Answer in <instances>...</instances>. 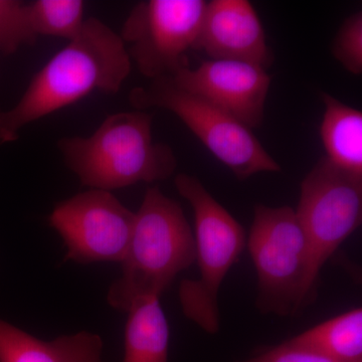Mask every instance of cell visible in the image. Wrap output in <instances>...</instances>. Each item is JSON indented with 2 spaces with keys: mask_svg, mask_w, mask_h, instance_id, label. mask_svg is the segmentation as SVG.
<instances>
[{
  "mask_svg": "<svg viewBox=\"0 0 362 362\" xmlns=\"http://www.w3.org/2000/svg\"><path fill=\"white\" fill-rule=\"evenodd\" d=\"M132 62L119 33L86 18L80 35L40 69L13 108L0 111V146L16 142L28 124L80 101L93 92L116 94Z\"/></svg>",
  "mask_w": 362,
  "mask_h": 362,
  "instance_id": "obj_1",
  "label": "cell"
},
{
  "mask_svg": "<svg viewBox=\"0 0 362 362\" xmlns=\"http://www.w3.org/2000/svg\"><path fill=\"white\" fill-rule=\"evenodd\" d=\"M152 119L140 110L113 114L89 137L59 140V152L81 183L94 189L168 180L177 159L170 146L154 141Z\"/></svg>",
  "mask_w": 362,
  "mask_h": 362,
  "instance_id": "obj_2",
  "label": "cell"
},
{
  "mask_svg": "<svg viewBox=\"0 0 362 362\" xmlns=\"http://www.w3.org/2000/svg\"><path fill=\"white\" fill-rule=\"evenodd\" d=\"M194 262V235L180 204L150 187L135 213L122 275L111 285L107 301L128 312L141 300L159 298Z\"/></svg>",
  "mask_w": 362,
  "mask_h": 362,
  "instance_id": "obj_3",
  "label": "cell"
},
{
  "mask_svg": "<svg viewBox=\"0 0 362 362\" xmlns=\"http://www.w3.org/2000/svg\"><path fill=\"white\" fill-rule=\"evenodd\" d=\"M247 246L258 276L256 305L262 313L293 316L310 303L319 277L295 209L257 204Z\"/></svg>",
  "mask_w": 362,
  "mask_h": 362,
  "instance_id": "obj_4",
  "label": "cell"
},
{
  "mask_svg": "<svg viewBox=\"0 0 362 362\" xmlns=\"http://www.w3.org/2000/svg\"><path fill=\"white\" fill-rule=\"evenodd\" d=\"M175 185L194 209L195 261L199 270L197 280L181 282V309L204 332L216 334L221 327V284L247 246L246 233L199 178L180 173L176 175Z\"/></svg>",
  "mask_w": 362,
  "mask_h": 362,
  "instance_id": "obj_5",
  "label": "cell"
},
{
  "mask_svg": "<svg viewBox=\"0 0 362 362\" xmlns=\"http://www.w3.org/2000/svg\"><path fill=\"white\" fill-rule=\"evenodd\" d=\"M129 100L140 111L157 108L175 114L240 181L257 173L281 171L251 129L202 98L181 89L170 77L135 88Z\"/></svg>",
  "mask_w": 362,
  "mask_h": 362,
  "instance_id": "obj_6",
  "label": "cell"
},
{
  "mask_svg": "<svg viewBox=\"0 0 362 362\" xmlns=\"http://www.w3.org/2000/svg\"><path fill=\"white\" fill-rule=\"evenodd\" d=\"M206 7L204 0H145L133 7L119 35L144 77H173L189 68Z\"/></svg>",
  "mask_w": 362,
  "mask_h": 362,
  "instance_id": "obj_7",
  "label": "cell"
},
{
  "mask_svg": "<svg viewBox=\"0 0 362 362\" xmlns=\"http://www.w3.org/2000/svg\"><path fill=\"white\" fill-rule=\"evenodd\" d=\"M296 213L317 276L362 221V176L342 170L325 156L301 183Z\"/></svg>",
  "mask_w": 362,
  "mask_h": 362,
  "instance_id": "obj_8",
  "label": "cell"
},
{
  "mask_svg": "<svg viewBox=\"0 0 362 362\" xmlns=\"http://www.w3.org/2000/svg\"><path fill=\"white\" fill-rule=\"evenodd\" d=\"M134 223L135 213L110 192L94 188L59 202L49 216L66 247V259L78 264L121 263Z\"/></svg>",
  "mask_w": 362,
  "mask_h": 362,
  "instance_id": "obj_9",
  "label": "cell"
},
{
  "mask_svg": "<svg viewBox=\"0 0 362 362\" xmlns=\"http://www.w3.org/2000/svg\"><path fill=\"white\" fill-rule=\"evenodd\" d=\"M170 78L181 89L202 98L249 129L263 123L272 77L262 66L209 59L197 68L183 69Z\"/></svg>",
  "mask_w": 362,
  "mask_h": 362,
  "instance_id": "obj_10",
  "label": "cell"
},
{
  "mask_svg": "<svg viewBox=\"0 0 362 362\" xmlns=\"http://www.w3.org/2000/svg\"><path fill=\"white\" fill-rule=\"evenodd\" d=\"M211 59L244 62L268 70L273 52L256 9L247 0H211L197 40Z\"/></svg>",
  "mask_w": 362,
  "mask_h": 362,
  "instance_id": "obj_11",
  "label": "cell"
},
{
  "mask_svg": "<svg viewBox=\"0 0 362 362\" xmlns=\"http://www.w3.org/2000/svg\"><path fill=\"white\" fill-rule=\"evenodd\" d=\"M103 340L81 331L44 341L0 319V362H104Z\"/></svg>",
  "mask_w": 362,
  "mask_h": 362,
  "instance_id": "obj_12",
  "label": "cell"
},
{
  "mask_svg": "<svg viewBox=\"0 0 362 362\" xmlns=\"http://www.w3.org/2000/svg\"><path fill=\"white\" fill-rule=\"evenodd\" d=\"M324 104L320 136L326 158L335 166L362 176V112L321 93Z\"/></svg>",
  "mask_w": 362,
  "mask_h": 362,
  "instance_id": "obj_13",
  "label": "cell"
},
{
  "mask_svg": "<svg viewBox=\"0 0 362 362\" xmlns=\"http://www.w3.org/2000/svg\"><path fill=\"white\" fill-rule=\"evenodd\" d=\"M128 313L122 362H168L169 326L159 298L141 300Z\"/></svg>",
  "mask_w": 362,
  "mask_h": 362,
  "instance_id": "obj_14",
  "label": "cell"
},
{
  "mask_svg": "<svg viewBox=\"0 0 362 362\" xmlns=\"http://www.w3.org/2000/svg\"><path fill=\"white\" fill-rule=\"evenodd\" d=\"M290 341L337 362H362L361 308L324 321Z\"/></svg>",
  "mask_w": 362,
  "mask_h": 362,
  "instance_id": "obj_15",
  "label": "cell"
},
{
  "mask_svg": "<svg viewBox=\"0 0 362 362\" xmlns=\"http://www.w3.org/2000/svg\"><path fill=\"white\" fill-rule=\"evenodd\" d=\"M28 6L33 32L37 37H59L71 42L84 28L85 4L81 0H37Z\"/></svg>",
  "mask_w": 362,
  "mask_h": 362,
  "instance_id": "obj_16",
  "label": "cell"
},
{
  "mask_svg": "<svg viewBox=\"0 0 362 362\" xmlns=\"http://www.w3.org/2000/svg\"><path fill=\"white\" fill-rule=\"evenodd\" d=\"M37 37L28 6L18 0H0V52L13 54L21 47L35 45Z\"/></svg>",
  "mask_w": 362,
  "mask_h": 362,
  "instance_id": "obj_17",
  "label": "cell"
},
{
  "mask_svg": "<svg viewBox=\"0 0 362 362\" xmlns=\"http://www.w3.org/2000/svg\"><path fill=\"white\" fill-rule=\"evenodd\" d=\"M331 52L333 57L349 73L362 74V13L356 11L343 21L338 30Z\"/></svg>",
  "mask_w": 362,
  "mask_h": 362,
  "instance_id": "obj_18",
  "label": "cell"
},
{
  "mask_svg": "<svg viewBox=\"0 0 362 362\" xmlns=\"http://www.w3.org/2000/svg\"><path fill=\"white\" fill-rule=\"evenodd\" d=\"M240 362H337L287 340Z\"/></svg>",
  "mask_w": 362,
  "mask_h": 362,
  "instance_id": "obj_19",
  "label": "cell"
}]
</instances>
